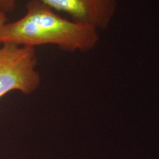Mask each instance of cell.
Returning a JSON list of instances; mask_svg holds the SVG:
<instances>
[{
  "instance_id": "6da1fadb",
  "label": "cell",
  "mask_w": 159,
  "mask_h": 159,
  "mask_svg": "<svg viewBox=\"0 0 159 159\" xmlns=\"http://www.w3.org/2000/svg\"><path fill=\"white\" fill-rule=\"evenodd\" d=\"M99 30L61 16L40 0H30L21 19L5 24L0 43L35 48L54 45L67 52H87L97 47Z\"/></svg>"
},
{
  "instance_id": "7a4b0ae2",
  "label": "cell",
  "mask_w": 159,
  "mask_h": 159,
  "mask_svg": "<svg viewBox=\"0 0 159 159\" xmlns=\"http://www.w3.org/2000/svg\"><path fill=\"white\" fill-rule=\"evenodd\" d=\"M35 48L0 43V99L12 91L30 95L41 85Z\"/></svg>"
},
{
  "instance_id": "3957f363",
  "label": "cell",
  "mask_w": 159,
  "mask_h": 159,
  "mask_svg": "<svg viewBox=\"0 0 159 159\" xmlns=\"http://www.w3.org/2000/svg\"><path fill=\"white\" fill-rule=\"evenodd\" d=\"M73 21L99 30L107 29L114 19L117 0H40Z\"/></svg>"
},
{
  "instance_id": "277c9868",
  "label": "cell",
  "mask_w": 159,
  "mask_h": 159,
  "mask_svg": "<svg viewBox=\"0 0 159 159\" xmlns=\"http://www.w3.org/2000/svg\"><path fill=\"white\" fill-rule=\"evenodd\" d=\"M17 2L18 0H0V8L6 13L13 11Z\"/></svg>"
},
{
  "instance_id": "5b68a950",
  "label": "cell",
  "mask_w": 159,
  "mask_h": 159,
  "mask_svg": "<svg viewBox=\"0 0 159 159\" xmlns=\"http://www.w3.org/2000/svg\"><path fill=\"white\" fill-rule=\"evenodd\" d=\"M7 22V16H6V13L0 8V33H1L3 27Z\"/></svg>"
}]
</instances>
